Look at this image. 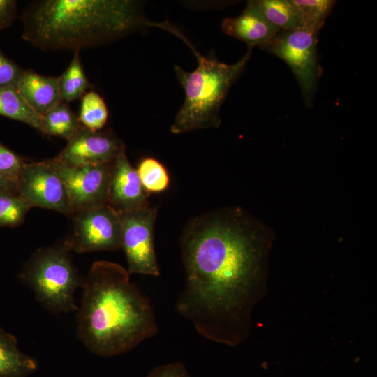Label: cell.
I'll list each match as a JSON object with an SVG mask.
<instances>
[{
  "instance_id": "cell-1",
  "label": "cell",
  "mask_w": 377,
  "mask_h": 377,
  "mask_svg": "<svg viewBox=\"0 0 377 377\" xmlns=\"http://www.w3.org/2000/svg\"><path fill=\"white\" fill-rule=\"evenodd\" d=\"M240 216L204 214L180 239L186 281L177 312L203 337L228 345L247 336L258 293L260 249Z\"/></svg>"
},
{
  "instance_id": "cell-2",
  "label": "cell",
  "mask_w": 377,
  "mask_h": 377,
  "mask_svg": "<svg viewBox=\"0 0 377 377\" xmlns=\"http://www.w3.org/2000/svg\"><path fill=\"white\" fill-rule=\"evenodd\" d=\"M82 288L77 334L91 353L101 357L121 355L158 333L149 300L121 265L94 262Z\"/></svg>"
},
{
  "instance_id": "cell-3",
  "label": "cell",
  "mask_w": 377,
  "mask_h": 377,
  "mask_svg": "<svg viewBox=\"0 0 377 377\" xmlns=\"http://www.w3.org/2000/svg\"><path fill=\"white\" fill-rule=\"evenodd\" d=\"M143 2L39 0L22 12V38L43 51L95 47L152 27Z\"/></svg>"
},
{
  "instance_id": "cell-4",
  "label": "cell",
  "mask_w": 377,
  "mask_h": 377,
  "mask_svg": "<svg viewBox=\"0 0 377 377\" xmlns=\"http://www.w3.org/2000/svg\"><path fill=\"white\" fill-rule=\"evenodd\" d=\"M172 33L191 49L198 60L191 72L175 66L177 78L185 91V99L170 127L172 133L180 134L198 129L216 128L220 125L219 110L229 89L248 63L252 47L237 62H221L214 54H201L177 29Z\"/></svg>"
},
{
  "instance_id": "cell-5",
  "label": "cell",
  "mask_w": 377,
  "mask_h": 377,
  "mask_svg": "<svg viewBox=\"0 0 377 377\" xmlns=\"http://www.w3.org/2000/svg\"><path fill=\"white\" fill-rule=\"evenodd\" d=\"M66 243L40 248L24 263L19 279L34 293L36 300L53 314L78 310L74 294L82 288V277Z\"/></svg>"
},
{
  "instance_id": "cell-6",
  "label": "cell",
  "mask_w": 377,
  "mask_h": 377,
  "mask_svg": "<svg viewBox=\"0 0 377 377\" xmlns=\"http://www.w3.org/2000/svg\"><path fill=\"white\" fill-rule=\"evenodd\" d=\"M318 33L304 29L281 31L263 48L289 66L306 106L313 103L321 71L317 57Z\"/></svg>"
},
{
  "instance_id": "cell-7",
  "label": "cell",
  "mask_w": 377,
  "mask_h": 377,
  "mask_svg": "<svg viewBox=\"0 0 377 377\" xmlns=\"http://www.w3.org/2000/svg\"><path fill=\"white\" fill-rule=\"evenodd\" d=\"M121 224V248L124 250L130 274L158 276L159 267L154 242L155 207L117 212Z\"/></svg>"
},
{
  "instance_id": "cell-8",
  "label": "cell",
  "mask_w": 377,
  "mask_h": 377,
  "mask_svg": "<svg viewBox=\"0 0 377 377\" xmlns=\"http://www.w3.org/2000/svg\"><path fill=\"white\" fill-rule=\"evenodd\" d=\"M47 160L64 184L72 215L108 204L112 162L73 165L57 157Z\"/></svg>"
},
{
  "instance_id": "cell-9",
  "label": "cell",
  "mask_w": 377,
  "mask_h": 377,
  "mask_svg": "<svg viewBox=\"0 0 377 377\" xmlns=\"http://www.w3.org/2000/svg\"><path fill=\"white\" fill-rule=\"evenodd\" d=\"M73 230L64 241L77 253L121 249V224L118 212L108 204L72 215Z\"/></svg>"
},
{
  "instance_id": "cell-10",
  "label": "cell",
  "mask_w": 377,
  "mask_h": 377,
  "mask_svg": "<svg viewBox=\"0 0 377 377\" xmlns=\"http://www.w3.org/2000/svg\"><path fill=\"white\" fill-rule=\"evenodd\" d=\"M17 193L31 207L72 216L64 184L47 159L24 162L17 181Z\"/></svg>"
},
{
  "instance_id": "cell-11",
  "label": "cell",
  "mask_w": 377,
  "mask_h": 377,
  "mask_svg": "<svg viewBox=\"0 0 377 377\" xmlns=\"http://www.w3.org/2000/svg\"><path fill=\"white\" fill-rule=\"evenodd\" d=\"M124 149V142L112 130L94 131L81 126L56 157L73 165L110 163Z\"/></svg>"
},
{
  "instance_id": "cell-12",
  "label": "cell",
  "mask_w": 377,
  "mask_h": 377,
  "mask_svg": "<svg viewBox=\"0 0 377 377\" xmlns=\"http://www.w3.org/2000/svg\"><path fill=\"white\" fill-rule=\"evenodd\" d=\"M149 196L124 149L112 163L108 205L117 212L145 208L149 206Z\"/></svg>"
},
{
  "instance_id": "cell-13",
  "label": "cell",
  "mask_w": 377,
  "mask_h": 377,
  "mask_svg": "<svg viewBox=\"0 0 377 377\" xmlns=\"http://www.w3.org/2000/svg\"><path fill=\"white\" fill-rule=\"evenodd\" d=\"M221 29L226 35L246 43L248 47L261 49L279 32L247 4L238 16L223 20Z\"/></svg>"
},
{
  "instance_id": "cell-14",
  "label": "cell",
  "mask_w": 377,
  "mask_h": 377,
  "mask_svg": "<svg viewBox=\"0 0 377 377\" xmlns=\"http://www.w3.org/2000/svg\"><path fill=\"white\" fill-rule=\"evenodd\" d=\"M17 89L31 108L43 115L62 101L59 77L40 75L33 70H24Z\"/></svg>"
},
{
  "instance_id": "cell-15",
  "label": "cell",
  "mask_w": 377,
  "mask_h": 377,
  "mask_svg": "<svg viewBox=\"0 0 377 377\" xmlns=\"http://www.w3.org/2000/svg\"><path fill=\"white\" fill-rule=\"evenodd\" d=\"M38 367L35 359L19 348L15 336L0 325V377H28Z\"/></svg>"
},
{
  "instance_id": "cell-16",
  "label": "cell",
  "mask_w": 377,
  "mask_h": 377,
  "mask_svg": "<svg viewBox=\"0 0 377 377\" xmlns=\"http://www.w3.org/2000/svg\"><path fill=\"white\" fill-rule=\"evenodd\" d=\"M247 5L279 31L302 29L300 15L290 0H252Z\"/></svg>"
},
{
  "instance_id": "cell-17",
  "label": "cell",
  "mask_w": 377,
  "mask_h": 377,
  "mask_svg": "<svg viewBox=\"0 0 377 377\" xmlns=\"http://www.w3.org/2000/svg\"><path fill=\"white\" fill-rule=\"evenodd\" d=\"M77 116L64 102L41 115L40 131L70 140L81 127Z\"/></svg>"
},
{
  "instance_id": "cell-18",
  "label": "cell",
  "mask_w": 377,
  "mask_h": 377,
  "mask_svg": "<svg viewBox=\"0 0 377 377\" xmlns=\"http://www.w3.org/2000/svg\"><path fill=\"white\" fill-rule=\"evenodd\" d=\"M0 115L40 131L41 115L31 108L16 88L0 89Z\"/></svg>"
},
{
  "instance_id": "cell-19",
  "label": "cell",
  "mask_w": 377,
  "mask_h": 377,
  "mask_svg": "<svg viewBox=\"0 0 377 377\" xmlns=\"http://www.w3.org/2000/svg\"><path fill=\"white\" fill-rule=\"evenodd\" d=\"M74 52L70 64L59 77V87L63 102H71L84 95L90 84L84 72L79 55Z\"/></svg>"
},
{
  "instance_id": "cell-20",
  "label": "cell",
  "mask_w": 377,
  "mask_h": 377,
  "mask_svg": "<svg viewBox=\"0 0 377 377\" xmlns=\"http://www.w3.org/2000/svg\"><path fill=\"white\" fill-rule=\"evenodd\" d=\"M301 18L302 29L319 32L336 1L332 0H290Z\"/></svg>"
},
{
  "instance_id": "cell-21",
  "label": "cell",
  "mask_w": 377,
  "mask_h": 377,
  "mask_svg": "<svg viewBox=\"0 0 377 377\" xmlns=\"http://www.w3.org/2000/svg\"><path fill=\"white\" fill-rule=\"evenodd\" d=\"M108 117V108L103 98L95 91L85 93L78 116L81 125L91 131H100L105 125Z\"/></svg>"
},
{
  "instance_id": "cell-22",
  "label": "cell",
  "mask_w": 377,
  "mask_h": 377,
  "mask_svg": "<svg viewBox=\"0 0 377 377\" xmlns=\"http://www.w3.org/2000/svg\"><path fill=\"white\" fill-rule=\"evenodd\" d=\"M136 170L142 185L148 193H161L168 188V172L158 160L151 157L145 158L139 163Z\"/></svg>"
},
{
  "instance_id": "cell-23",
  "label": "cell",
  "mask_w": 377,
  "mask_h": 377,
  "mask_svg": "<svg viewBox=\"0 0 377 377\" xmlns=\"http://www.w3.org/2000/svg\"><path fill=\"white\" fill-rule=\"evenodd\" d=\"M31 208L17 193L0 192V228L21 225Z\"/></svg>"
},
{
  "instance_id": "cell-24",
  "label": "cell",
  "mask_w": 377,
  "mask_h": 377,
  "mask_svg": "<svg viewBox=\"0 0 377 377\" xmlns=\"http://www.w3.org/2000/svg\"><path fill=\"white\" fill-rule=\"evenodd\" d=\"M24 71L0 50V89H17Z\"/></svg>"
},
{
  "instance_id": "cell-25",
  "label": "cell",
  "mask_w": 377,
  "mask_h": 377,
  "mask_svg": "<svg viewBox=\"0 0 377 377\" xmlns=\"http://www.w3.org/2000/svg\"><path fill=\"white\" fill-rule=\"evenodd\" d=\"M24 161L15 152L0 142V172L17 181Z\"/></svg>"
},
{
  "instance_id": "cell-26",
  "label": "cell",
  "mask_w": 377,
  "mask_h": 377,
  "mask_svg": "<svg viewBox=\"0 0 377 377\" xmlns=\"http://www.w3.org/2000/svg\"><path fill=\"white\" fill-rule=\"evenodd\" d=\"M147 377H191L184 365L175 362L154 368Z\"/></svg>"
},
{
  "instance_id": "cell-27",
  "label": "cell",
  "mask_w": 377,
  "mask_h": 377,
  "mask_svg": "<svg viewBox=\"0 0 377 377\" xmlns=\"http://www.w3.org/2000/svg\"><path fill=\"white\" fill-rule=\"evenodd\" d=\"M17 17V1L0 0V30L10 27Z\"/></svg>"
},
{
  "instance_id": "cell-28",
  "label": "cell",
  "mask_w": 377,
  "mask_h": 377,
  "mask_svg": "<svg viewBox=\"0 0 377 377\" xmlns=\"http://www.w3.org/2000/svg\"><path fill=\"white\" fill-rule=\"evenodd\" d=\"M0 192L17 193V182L1 172Z\"/></svg>"
}]
</instances>
